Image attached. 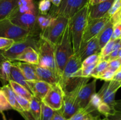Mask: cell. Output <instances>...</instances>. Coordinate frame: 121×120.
Listing matches in <instances>:
<instances>
[{
    "instance_id": "obj_1",
    "label": "cell",
    "mask_w": 121,
    "mask_h": 120,
    "mask_svg": "<svg viewBox=\"0 0 121 120\" xmlns=\"http://www.w3.org/2000/svg\"><path fill=\"white\" fill-rule=\"evenodd\" d=\"M81 68V60L78 54H73L65 65L59 82L65 92L74 89L83 78L82 76Z\"/></svg>"
},
{
    "instance_id": "obj_2",
    "label": "cell",
    "mask_w": 121,
    "mask_h": 120,
    "mask_svg": "<svg viewBox=\"0 0 121 120\" xmlns=\"http://www.w3.org/2000/svg\"><path fill=\"white\" fill-rule=\"evenodd\" d=\"M89 7V4L87 2L69 20L73 54L78 52L82 42L83 35L88 21Z\"/></svg>"
},
{
    "instance_id": "obj_3",
    "label": "cell",
    "mask_w": 121,
    "mask_h": 120,
    "mask_svg": "<svg viewBox=\"0 0 121 120\" xmlns=\"http://www.w3.org/2000/svg\"><path fill=\"white\" fill-rule=\"evenodd\" d=\"M73 54V47L68 24L63 35L54 45L56 69L59 78V82L61 80L65 65L69 59Z\"/></svg>"
},
{
    "instance_id": "obj_4",
    "label": "cell",
    "mask_w": 121,
    "mask_h": 120,
    "mask_svg": "<svg viewBox=\"0 0 121 120\" xmlns=\"http://www.w3.org/2000/svg\"><path fill=\"white\" fill-rule=\"evenodd\" d=\"M89 80V78H83L74 89L67 92H65L62 107L59 111L66 120H68L80 109L78 103V94L80 88L87 83Z\"/></svg>"
},
{
    "instance_id": "obj_5",
    "label": "cell",
    "mask_w": 121,
    "mask_h": 120,
    "mask_svg": "<svg viewBox=\"0 0 121 120\" xmlns=\"http://www.w3.org/2000/svg\"><path fill=\"white\" fill-rule=\"evenodd\" d=\"M38 14V10L22 13L15 9L7 18L14 24L29 31L33 35H37L39 28L37 27L36 21Z\"/></svg>"
},
{
    "instance_id": "obj_6",
    "label": "cell",
    "mask_w": 121,
    "mask_h": 120,
    "mask_svg": "<svg viewBox=\"0 0 121 120\" xmlns=\"http://www.w3.org/2000/svg\"><path fill=\"white\" fill-rule=\"evenodd\" d=\"M69 20L64 16H53L50 24L43 32L40 33V36L54 46L63 34L69 24Z\"/></svg>"
},
{
    "instance_id": "obj_7",
    "label": "cell",
    "mask_w": 121,
    "mask_h": 120,
    "mask_svg": "<svg viewBox=\"0 0 121 120\" xmlns=\"http://www.w3.org/2000/svg\"><path fill=\"white\" fill-rule=\"evenodd\" d=\"M36 51L39 56V65L47 67L57 74L54 58V46L40 36Z\"/></svg>"
},
{
    "instance_id": "obj_8",
    "label": "cell",
    "mask_w": 121,
    "mask_h": 120,
    "mask_svg": "<svg viewBox=\"0 0 121 120\" xmlns=\"http://www.w3.org/2000/svg\"><path fill=\"white\" fill-rule=\"evenodd\" d=\"M31 34L29 31L14 24L8 18L0 20V37L18 42L26 40Z\"/></svg>"
},
{
    "instance_id": "obj_9",
    "label": "cell",
    "mask_w": 121,
    "mask_h": 120,
    "mask_svg": "<svg viewBox=\"0 0 121 120\" xmlns=\"http://www.w3.org/2000/svg\"><path fill=\"white\" fill-rule=\"evenodd\" d=\"M40 35L31 34L28 38L22 41L15 42L11 46L4 50L0 51L5 58L10 61H15L16 58L28 47H31L37 50V43Z\"/></svg>"
},
{
    "instance_id": "obj_10",
    "label": "cell",
    "mask_w": 121,
    "mask_h": 120,
    "mask_svg": "<svg viewBox=\"0 0 121 120\" xmlns=\"http://www.w3.org/2000/svg\"><path fill=\"white\" fill-rule=\"evenodd\" d=\"M87 2L88 0H61L59 7H53L49 14L53 16H64L69 20Z\"/></svg>"
},
{
    "instance_id": "obj_11",
    "label": "cell",
    "mask_w": 121,
    "mask_h": 120,
    "mask_svg": "<svg viewBox=\"0 0 121 120\" xmlns=\"http://www.w3.org/2000/svg\"><path fill=\"white\" fill-rule=\"evenodd\" d=\"M65 91L59 83L53 84L43 98L41 102L54 111L61 108L63 102Z\"/></svg>"
},
{
    "instance_id": "obj_12",
    "label": "cell",
    "mask_w": 121,
    "mask_h": 120,
    "mask_svg": "<svg viewBox=\"0 0 121 120\" xmlns=\"http://www.w3.org/2000/svg\"><path fill=\"white\" fill-rule=\"evenodd\" d=\"M121 87V82L111 80L105 81L104 84L98 92L102 101L111 106L115 109V95L119 88Z\"/></svg>"
},
{
    "instance_id": "obj_13",
    "label": "cell",
    "mask_w": 121,
    "mask_h": 120,
    "mask_svg": "<svg viewBox=\"0 0 121 120\" xmlns=\"http://www.w3.org/2000/svg\"><path fill=\"white\" fill-rule=\"evenodd\" d=\"M109 20L110 16H109L107 14L100 18L87 21L82 42H86L96 36L105 27Z\"/></svg>"
},
{
    "instance_id": "obj_14",
    "label": "cell",
    "mask_w": 121,
    "mask_h": 120,
    "mask_svg": "<svg viewBox=\"0 0 121 120\" xmlns=\"http://www.w3.org/2000/svg\"><path fill=\"white\" fill-rule=\"evenodd\" d=\"M101 51L97 36L91 39L86 42H82L79 51L76 53L82 62L86 58L93 54H99Z\"/></svg>"
},
{
    "instance_id": "obj_15",
    "label": "cell",
    "mask_w": 121,
    "mask_h": 120,
    "mask_svg": "<svg viewBox=\"0 0 121 120\" xmlns=\"http://www.w3.org/2000/svg\"><path fill=\"white\" fill-rule=\"evenodd\" d=\"M97 79H94L90 83H86L82 86L78 96V103L80 108H85L89 102L92 95L96 93Z\"/></svg>"
},
{
    "instance_id": "obj_16",
    "label": "cell",
    "mask_w": 121,
    "mask_h": 120,
    "mask_svg": "<svg viewBox=\"0 0 121 120\" xmlns=\"http://www.w3.org/2000/svg\"><path fill=\"white\" fill-rule=\"evenodd\" d=\"M115 0H108L96 4L89 5L88 9V21L102 18L107 15Z\"/></svg>"
},
{
    "instance_id": "obj_17",
    "label": "cell",
    "mask_w": 121,
    "mask_h": 120,
    "mask_svg": "<svg viewBox=\"0 0 121 120\" xmlns=\"http://www.w3.org/2000/svg\"><path fill=\"white\" fill-rule=\"evenodd\" d=\"M31 93L34 96L42 100L52 85L41 80L27 81Z\"/></svg>"
},
{
    "instance_id": "obj_18",
    "label": "cell",
    "mask_w": 121,
    "mask_h": 120,
    "mask_svg": "<svg viewBox=\"0 0 121 120\" xmlns=\"http://www.w3.org/2000/svg\"><path fill=\"white\" fill-rule=\"evenodd\" d=\"M34 67L39 80L44 81L51 85L59 83V78L53 70L39 65H34Z\"/></svg>"
},
{
    "instance_id": "obj_19",
    "label": "cell",
    "mask_w": 121,
    "mask_h": 120,
    "mask_svg": "<svg viewBox=\"0 0 121 120\" xmlns=\"http://www.w3.org/2000/svg\"><path fill=\"white\" fill-rule=\"evenodd\" d=\"M1 90L4 94L8 102L11 107L12 109L18 112L21 115H23L25 111H24L23 109L19 105L16 97H15V92L13 90L9 84L4 85L1 87Z\"/></svg>"
},
{
    "instance_id": "obj_20",
    "label": "cell",
    "mask_w": 121,
    "mask_h": 120,
    "mask_svg": "<svg viewBox=\"0 0 121 120\" xmlns=\"http://www.w3.org/2000/svg\"><path fill=\"white\" fill-rule=\"evenodd\" d=\"M15 61L27 62L33 65H39V54L34 48L29 47L25 49L24 51L16 58Z\"/></svg>"
},
{
    "instance_id": "obj_21",
    "label": "cell",
    "mask_w": 121,
    "mask_h": 120,
    "mask_svg": "<svg viewBox=\"0 0 121 120\" xmlns=\"http://www.w3.org/2000/svg\"><path fill=\"white\" fill-rule=\"evenodd\" d=\"M19 69L22 72V74L25 76L27 81H33V80H39V77L36 74L34 65L21 62V61H13Z\"/></svg>"
},
{
    "instance_id": "obj_22",
    "label": "cell",
    "mask_w": 121,
    "mask_h": 120,
    "mask_svg": "<svg viewBox=\"0 0 121 120\" xmlns=\"http://www.w3.org/2000/svg\"><path fill=\"white\" fill-rule=\"evenodd\" d=\"M20 0H1L0 1V20L7 18L17 8Z\"/></svg>"
},
{
    "instance_id": "obj_23",
    "label": "cell",
    "mask_w": 121,
    "mask_h": 120,
    "mask_svg": "<svg viewBox=\"0 0 121 120\" xmlns=\"http://www.w3.org/2000/svg\"><path fill=\"white\" fill-rule=\"evenodd\" d=\"M12 62L5 58L0 52V80L6 83L11 80L10 72Z\"/></svg>"
},
{
    "instance_id": "obj_24",
    "label": "cell",
    "mask_w": 121,
    "mask_h": 120,
    "mask_svg": "<svg viewBox=\"0 0 121 120\" xmlns=\"http://www.w3.org/2000/svg\"><path fill=\"white\" fill-rule=\"evenodd\" d=\"M113 30V25L110 21H108L102 30L97 35L100 48H102L111 40Z\"/></svg>"
},
{
    "instance_id": "obj_25",
    "label": "cell",
    "mask_w": 121,
    "mask_h": 120,
    "mask_svg": "<svg viewBox=\"0 0 121 120\" xmlns=\"http://www.w3.org/2000/svg\"><path fill=\"white\" fill-rule=\"evenodd\" d=\"M10 77L11 80L21 85L22 86L24 87L26 89L30 91L29 87L27 84V80L24 76L21 70L19 69L18 67L13 62H12V65L11 67Z\"/></svg>"
},
{
    "instance_id": "obj_26",
    "label": "cell",
    "mask_w": 121,
    "mask_h": 120,
    "mask_svg": "<svg viewBox=\"0 0 121 120\" xmlns=\"http://www.w3.org/2000/svg\"><path fill=\"white\" fill-rule=\"evenodd\" d=\"M29 112L33 117L34 120H40L41 113V100L33 96L30 101Z\"/></svg>"
},
{
    "instance_id": "obj_27",
    "label": "cell",
    "mask_w": 121,
    "mask_h": 120,
    "mask_svg": "<svg viewBox=\"0 0 121 120\" xmlns=\"http://www.w3.org/2000/svg\"><path fill=\"white\" fill-rule=\"evenodd\" d=\"M67 120H101V119L99 115H94L83 108H80Z\"/></svg>"
},
{
    "instance_id": "obj_28",
    "label": "cell",
    "mask_w": 121,
    "mask_h": 120,
    "mask_svg": "<svg viewBox=\"0 0 121 120\" xmlns=\"http://www.w3.org/2000/svg\"><path fill=\"white\" fill-rule=\"evenodd\" d=\"M8 84H9L13 90L14 91V92L17 95L22 96V97L28 100V101H31L33 95H32L31 92L27 89H26L24 87L17 83V82H14V81H12V80L9 81Z\"/></svg>"
},
{
    "instance_id": "obj_29",
    "label": "cell",
    "mask_w": 121,
    "mask_h": 120,
    "mask_svg": "<svg viewBox=\"0 0 121 120\" xmlns=\"http://www.w3.org/2000/svg\"><path fill=\"white\" fill-rule=\"evenodd\" d=\"M16 10L20 12H28L38 10L34 0H20Z\"/></svg>"
},
{
    "instance_id": "obj_30",
    "label": "cell",
    "mask_w": 121,
    "mask_h": 120,
    "mask_svg": "<svg viewBox=\"0 0 121 120\" xmlns=\"http://www.w3.org/2000/svg\"><path fill=\"white\" fill-rule=\"evenodd\" d=\"M53 18V16L49 14L47 15H41L38 14L37 16L36 24L37 28L40 30V33L43 32L49 26Z\"/></svg>"
},
{
    "instance_id": "obj_31",
    "label": "cell",
    "mask_w": 121,
    "mask_h": 120,
    "mask_svg": "<svg viewBox=\"0 0 121 120\" xmlns=\"http://www.w3.org/2000/svg\"><path fill=\"white\" fill-rule=\"evenodd\" d=\"M101 102L102 100L100 96H99L98 93L96 92L92 95L87 105L83 109L89 112L92 113L93 112L97 111L98 106L101 103Z\"/></svg>"
},
{
    "instance_id": "obj_32",
    "label": "cell",
    "mask_w": 121,
    "mask_h": 120,
    "mask_svg": "<svg viewBox=\"0 0 121 120\" xmlns=\"http://www.w3.org/2000/svg\"><path fill=\"white\" fill-rule=\"evenodd\" d=\"M108 65L109 61H106V60H100L92 71L91 77L94 78L95 79L96 78L97 76L100 73L102 72L105 69H106L108 68Z\"/></svg>"
},
{
    "instance_id": "obj_33",
    "label": "cell",
    "mask_w": 121,
    "mask_h": 120,
    "mask_svg": "<svg viewBox=\"0 0 121 120\" xmlns=\"http://www.w3.org/2000/svg\"><path fill=\"white\" fill-rule=\"evenodd\" d=\"M55 111L41 103V113L40 120H52Z\"/></svg>"
},
{
    "instance_id": "obj_34",
    "label": "cell",
    "mask_w": 121,
    "mask_h": 120,
    "mask_svg": "<svg viewBox=\"0 0 121 120\" xmlns=\"http://www.w3.org/2000/svg\"><path fill=\"white\" fill-rule=\"evenodd\" d=\"M51 2L49 0H40L38 4V12L41 15H47L48 14L52 7Z\"/></svg>"
},
{
    "instance_id": "obj_35",
    "label": "cell",
    "mask_w": 121,
    "mask_h": 120,
    "mask_svg": "<svg viewBox=\"0 0 121 120\" xmlns=\"http://www.w3.org/2000/svg\"><path fill=\"white\" fill-rule=\"evenodd\" d=\"M115 109H113L111 106H109L105 102H102V101L99 104V105L98 106V109H97V111L100 114L104 115L105 116V118L108 117L109 115L113 114L115 111Z\"/></svg>"
},
{
    "instance_id": "obj_36",
    "label": "cell",
    "mask_w": 121,
    "mask_h": 120,
    "mask_svg": "<svg viewBox=\"0 0 121 120\" xmlns=\"http://www.w3.org/2000/svg\"><path fill=\"white\" fill-rule=\"evenodd\" d=\"M115 40H110L104 47L101 49L99 56H100V60H102L105 56H108L111 52L113 51V46H114Z\"/></svg>"
},
{
    "instance_id": "obj_37",
    "label": "cell",
    "mask_w": 121,
    "mask_h": 120,
    "mask_svg": "<svg viewBox=\"0 0 121 120\" xmlns=\"http://www.w3.org/2000/svg\"><path fill=\"white\" fill-rule=\"evenodd\" d=\"M99 61H100L99 54H93V55H92L86 58L82 62V68L98 64Z\"/></svg>"
},
{
    "instance_id": "obj_38",
    "label": "cell",
    "mask_w": 121,
    "mask_h": 120,
    "mask_svg": "<svg viewBox=\"0 0 121 120\" xmlns=\"http://www.w3.org/2000/svg\"><path fill=\"white\" fill-rule=\"evenodd\" d=\"M115 72L113 71L112 70L110 69L109 68H107L104 71L100 73L99 75L96 77V79H99L101 80H104L105 81H111L113 80Z\"/></svg>"
},
{
    "instance_id": "obj_39",
    "label": "cell",
    "mask_w": 121,
    "mask_h": 120,
    "mask_svg": "<svg viewBox=\"0 0 121 120\" xmlns=\"http://www.w3.org/2000/svg\"><path fill=\"white\" fill-rule=\"evenodd\" d=\"M15 94V97H16L17 100L18 102L19 105H20V107L22 108V109H23L24 111L25 112H29L30 111V101H28V100H27L25 98L22 97V96H20L18 95H17Z\"/></svg>"
},
{
    "instance_id": "obj_40",
    "label": "cell",
    "mask_w": 121,
    "mask_h": 120,
    "mask_svg": "<svg viewBox=\"0 0 121 120\" xmlns=\"http://www.w3.org/2000/svg\"><path fill=\"white\" fill-rule=\"evenodd\" d=\"M11 109V107L7 101L4 93L2 92L1 87H0V111H4Z\"/></svg>"
},
{
    "instance_id": "obj_41",
    "label": "cell",
    "mask_w": 121,
    "mask_h": 120,
    "mask_svg": "<svg viewBox=\"0 0 121 120\" xmlns=\"http://www.w3.org/2000/svg\"><path fill=\"white\" fill-rule=\"evenodd\" d=\"M121 22H118L113 25V30L111 40H116L121 38Z\"/></svg>"
},
{
    "instance_id": "obj_42",
    "label": "cell",
    "mask_w": 121,
    "mask_h": 120,
    "mask_svg": "<svg viewBox=\"0 0 121 120\" xmlns=\"http://www.w3.org/2000/svg\"><path fill=\"white\" fill-rule=\"evenodd\" d=\"M15 41L10 39L0 37V51L4 50L11 46Z\"/></svg>"
},
{
    "instance_id": "obj_43",
    "label": "cell",
    "mask_w": 121,
    "mask_h": 120,
    "mask_svg": "<svg viewBox=\"0 0 121 120\" xmlns=\"http://www.w3.org/2000/svg\"><path fill=\"white\" fill-rule=\"evenodd\" d=\"M97 64H96L91 65L87 66V67L81 68V72H82V76L83 78H90L91 77V73L95 66Z\"/></svg>"
},
{
    "instance_id": "obj_44",
    "label": "cell",
    "mask_w": 121,
    "mask_h": 120,
    "mask_svg": "<svg viewBox=\"0 0 121 120\" xmlns=\"http://www.w3.org/2000/svg\"><path fill=\"white\" fill-rule=\"evenodd\" d=\"M121 67V61L119 58L115 60H112L109 62V65L108 68L112 70L114 72H117L119 69H120Z\"/></svg>"
},
{
    "instance_id": "obj_45",
    "label": "cell",
    "mask_w": 121,
    "mask_h": 120,
    "mask_svg": "<svg viewBox=\"0 0 121 120\" xmlns=\"http://www.w3.org/2000/svg\"><path fill=\"white\" fill-rule=\"evenodd\" d=\"M121 8V0H115L108 12V15L111 17L114 13Z\"/></svg>"
},
{
    "instance_id": "obj_46",
    "label": "cell",
    "mask_w": 121,
    "mask_h": 120,
    "mask_svg": "<svg viewBox=\"0 0 121 120\" xmlns=\"http://www.w3.org/2000/svg\"><path fill=\"white\" fill-rule=\"evenodd\" d=\"M109 21L113 24V25L118 22H121V8L110 17Z\"/></svg>"
},
{
    "instance_id": "obj_47",
    "label": "cell",
    "mask_w": 121,
    "mask_h": 120,
    "mask_svg": "<svg viewBox=\"0 0 121 120\" xmlns=\"http://www.w3.org/2000/svg\"><path fill=\"white\" fill-rule=\"evenodd\" d=\"M107 118L109 120H121V111L115 110V111Z\"/></svg>"
},
{
    "instance_id": "obj_48",
    "label": "cell",
    "mask_w": 121,
    "mask_h": 120,
    "mask_svg": "<svg viewBox=\"0 0 121 120\" xmlns=\"http://www.w3.org/2000/svg\"><path fill=\"white\" fill-rule=\"evenodd\" d=\"M52 120H67L61 114L60 111H55Z\"/></svg>"
},
{
    "instance_id": "obj_49",
    "label": "cell",
    "mask_w": 121,
    "mask_h": 120,
    "mask_svg": "<svg viewBox=\"0 0 121 120\" xmlns=\"http://www.w3.org/2000/svg\"><path fill=\"white\" fill-rule=\"evenodd\" d=\"M113 80L121 82V68L118 69L115 74L113 78Z\"/></svg>"
},
{
    "instance_id": "obj_50",
    "label": "cell",
    "mask_w": 121,
    "mask_h": 120,
    "mask_svg": "<svg viewBox=\"0 0 121 120\" xmlns=\"http://www.w3.org/2000/svg\"><path fill=\"white\" fill-rule=\"evenodd\" d=\"M115 109L116 110L121 111V100H117L115 102Z\"/></svg>"
},
{
    "instance_id": "obj_51",
    "label": "cell",
    "mask_w": 121,
    "mask_h": 120,
    "mask_svg": "<svg viewBox=\"0 0 121 120\" xmlns=\"http://www.w3.org/2000/svg\"><path fill=\"white\" fill-rule=\"evenodd\" d=\"M108 1V0H88V3L89 5H92L104 2V1Z\"/></svg>"
},
{
    "instance_id": "obj_52",
    "label": "cell",
    "mask_w": 121,
    "mask_h": 120,
    "mask_svg": "<svg viewBox=\"0 0 121 120\" xmlns=\"http://www.w3.org/2000/svg\"><path fill=\"white\" fill-rule=\"evenodd\" d=\"M51 2V3L53 5V7H57L60 5L61 0H49Z\"/></svg>"
},
{
    "instance_id": "obj_53",
    "label": "cell",
    "mask_w": 121,
    "mask_h": 120,
    "mask_svg": "<svg viewBox=\"0 0 121 120\" xmlns=\"http://www.w3.org/2000/svg\"><path fill=\"white\" fill-rule=\"evenodd\" d=\"M0 113H1V115H2V120H8L6 118L5 115L3 111H0Z\"/></svg>"
},
{
    "instance_id": "obj_54",
    "label": "cell",
    "mask_w": 121,
    "mask_h": 120,
    "mask_svg": "<svg viewBox=\"0 0 121 120\" xmlns=\"http://www.w3.org/2000/svg\"><path fill=\"white\" fill-rule=\"evenodd\" d=\"M121 57V48L118 51V58Z\"/></svg>"
},
{
    "instance_id": "obj_55",
    "label": "cell",
    "mask_w": 121,
    "mask_h": 120,
    "mask_svg": "<svg viewBox=\"0 0 121 120\" xmlns=\"http://www.w3.org/2000/svg\"><path fill=\"white\" fill-rule=\"evenodd\" d=\"M101 120H109L107 118H105L104 119H101Z\"/></svg>"
},
{
    "instance_id": "obj_56",
    "label": "cell",
    "mask_w": 121,
    "mask_h": 120,
    "mask_svg": "<svg viewBox=\"0 0 121 120\" xmlns=\"http://www.w3.org/2000/svg\"></svg>"
},
{
    "instance_id": "obj_57",
    "label": "cell",
    "mask_w": 121,
    "mask_h": 120,
    "mask_svg": "<svg viewBox=\"0 0 121 120\" xmlns=\"http://www.w3.org/2000/svg\"><path fill=\"white\" fill-rule=\"evenodd\" d=\"M0 1H1V0H0Z\"/></svg>"
},
{
    "instance_id": "obj_58",
    "label": "cell",
    "mask_w": 121,
    "mask_h": 120,
    "mask_svg": "<svg viewBox=\"0 0 121 120\" xmlns=\"http://www.w3.org/2000/svg\"></svg>"
}]
</instances>
